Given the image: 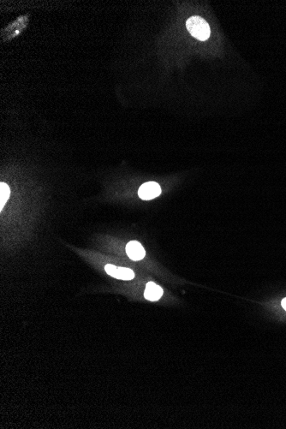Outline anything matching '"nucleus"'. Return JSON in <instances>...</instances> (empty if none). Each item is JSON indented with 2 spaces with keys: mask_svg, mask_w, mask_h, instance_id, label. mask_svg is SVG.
<instances>
[{
  "mask_svg": "<svg viewBox=\"0 0 286 429\" xmlns=\"http://www.w3.org/2000/svg\"><path fill=\"white\" fill-rule=\"evenodd\" d=\"M10 194H11V190H10L9 186L5 182H1L0 183V210L1 211L3 210L5 204L9 199Z\"/></svg>",
  "mask_w": 286,
  "mask_h": 429,
  "instance_id": "obj_6",
  "label": "nucleus"
},
{
  "mask_svg": "<svg viewBox=\"0 0 286 429\" xmlns=\"http://www.w3.org/2000/svg\"><path fill=\"white\" fill-rule=\"evenodd\" d=\"M126 253L133 261H140L144 258L146 251L140 243L131 241L126 246Z\"/></svg>",
  "mask_w": 286,
  "mask_h": 429,
  "instance_id": "obj_4",
  "label": "nucleus"
},
{
  "mask_svg": "<svg viewBox=\"0 0 286 429\" xmlns=\"http://www.w3.org/2000/svg\"><path fill=\"white\" fill-rule=\"evenodd\" d=\"M186 28L193 37L204 42L209 38L211 30L206 20L201 17H191L186 22Z\"/></svg>",
  "mask_w": 286,
  "mask_h": 429,
  "instance_id": "obj_1",
  "label": "nucleus"
},
{
  "mask_svg": "<svg viewBox=\"0 0 286 429\" xmlns=\"http://www.w3.org/2000/svg\"><path fill=\"white\" fill-rule=\"evenodd\" d=\"M161 193L160 186L155 182H148L142 184L138 190L139 196L142 200H153Z\"/></svg>",
  "mask_w": 286,
  "mask_h": 429,
  "instance_id": "obj_2",
  "label": "nucleus"
},
{
  "mask_svg": "<svg viewBox=\"0 0 286 429\" xmlns=\"http://www.w3.org/2000/svg\"><path fill=\"white\" fill-rule=\"evenodd\" d=\"M105 270L111 276L122 280H130L135 278L134 272L129 268H118L113 265H106Z\"/></svg>",
  "mask_w": 286,
  "mask_h": 429,
  "instance_id": "obj_3",
  "label": "nucleus"
},
{
  "mask_svg": "<svg viewBox=\"0 0 286 429\" xmlns=\"http://www.w3.org/2000/svg\"><path fill=\"white\" fill-rule=\"evenodd\" d=\"M163 290L160 286L153 282H149L146 285L144 297L149 301L159 300L162 297Z\"/></svg>",
  "mask_w": 286,
  "mask_h": 429,
  "instance_id": "obj_5",
  "label": "nucleus"
},
{
  "mask_svg": "<svg viewBox=\"0 0 286 429\" xmlns=\"http://www.w3.org/2000/svg\"><path fill=\"white\" fill-rule=\"evenodd\" d=\"M281 304H282V307H283V309H284V310H285L286 311V298H284V299H283V300H282V303H281Z\"/></svg>",
  "mask_w": 286,
  "mask_h": 429,
  "instance_id": "obj_7",
  "label": "nucleus"
}]
</instances>
